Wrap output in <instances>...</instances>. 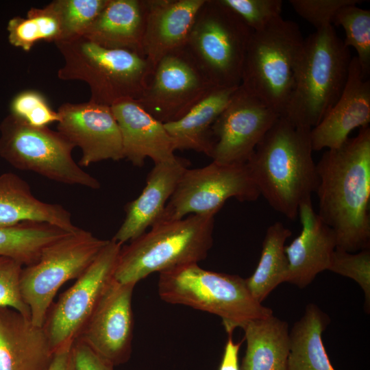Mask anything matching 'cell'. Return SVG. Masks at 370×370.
Returning a JSON list of instances; mask_svg holds the SVG:
<instances>
[{"label": "cell", "mask_w": 370, "mask_h": 370, "mask_svg": "<svg viewBox=\"0 0 370 370\" xmlns=\"http://www.w3.org/2000/svg\"><path fill=\"white\" fill-rule=\"evenodd\" d=\"M158 292L164 301L219 317L228 335L249 321L273 314L250 293L245 279L206 270L198 263L160 273Z\"/></svg>", "instance_id": "6"}, {"label": "cell", "mask_w": 370, "mask_h": 370, "mask_svg": "<svg viewBox=\"0 0 370 370\" xmlns=\"http://www.w3.org/2000/svg\"><path fill=\"white\" fill-rule=\"evenodd\" d=\"M241 345V343H234L232 335H228L219 370H240L238 352Z\"/></svg>", "instance_id": "39"}, {"label": "cell", "mask_w": 370, "mask_h": 370, "mask_svg": "<svg viewBox=\"0 0 370 370\" xmlns=\"http://www.w3.org/2000/svg\"><path fill=\"white\" fill-rule=\"evenodd\" d=\"M304 38L295 22L282 16L253 31L242 70L241 86L280 116L294 86V73Z\"/></svg>", "instance_id": "7"}, {"label": "cell", "mask_w": 370, "mask_h": 370, "mask_svg": "<svg viewBox=\"0 0 370 370\" xmlns=\"http://www.w3.org/2000/svg\"><path fill=\"white\" fill-rule=\"evenodd\" d=\"M239 86H217L182 118L164 123L175 150L192 149L210 157L214 146L212 126Z\"/></svg>", "instance_id": "25"}, {"label": "cell", "mask_w": 370, "mask_h": 370, "mask_svg": "<svg viewBox=\"0 0 370 370\" xmlns=\"http://www.w3.org/2000/svg\"><path fill=\"white\" fill-rule=\"evenodd\" d=\"M352 58L334 27L317 29L304 39L294 73V86L282 116L312 129L341 96Z\"/></svg>", "instance_id": "3"}, {"label": "cell", "mask_w": 370, "mask_h": 370, "mask_svg": "<svg viewBox=\"0 0 370 370\" xmlns=\"http://www.w3.org/2000/svg\"><path fill=\"white\" fill-rule=\"evenodd\" d=\"M71 348H64L56 352L47 370H69Z\"/></svg>", "instance_id": "40"}, {"label": "cell", "mask_w": 370, "mask_h": 370, "mask_svg": "<svg viewBox=\"0 0 370 370\" xmlns=\"http://www.w3.org/2000/svg\"><path fill=\"white\" fill-rule=\"evenodd\" d=\"M147 12L148 0H108L80 36L107 49L142 54Z\"/></svg>", "instance_id": "23"}, {"label": "cell", "mask_w": 370, "mask_h": 370, "mask_svg": "<svg viewBox=\"0 0 370 370\" xmlns=\"http://www.w3.org/2000/svg\"><path fill=\"white\" fill-rule=\"evenodd\" d=\"M328 317L310 304L289 333L287 370H334L322 341Z\"/></svg>", "instance_id": "27"}, {"label": "cell", "mask_w": 370, "mask_h": 370, "mask_svg": "<svg viewBox=\"0 0 370 370\" xmlns=\"http://www.w3.org/2000/svg\"><path fill=\"white\" fill-rule=\"evenodd\" d=\"M298 216L301 230L285 246L288 263L286 282L303 288L317 274L328 270L336 239L334 231L314 212L312 198L300 204Z\"/></svg>", "instance_id": "18"}, {"label": "cell", "mask_w": 370, "mask_h": 370, "mask_svg": "<svg viewBox=\"0 0 370 370\" xmlns=\"http://www.w3.org/2000/svg\"><path fill=\"white\" fill-rule=\"evenodd\" d=\"M64 58L58 77L86 82L90 101L111 106L124 99H138L152 72L145 57L137 52L103 47L83 36L58 40Z\"/></svg>", "instance_id": "5"}, {"label": "cell", "mask_w": 370, "mask_h": 370, "mask_svg": "<svg viewBox=\"0 0 370 370\" xmlns=\"http://www.w3.org/2000/svg\"><path fill=\"white\" fill-rule=\"evenodd\" d=\"M291 233L281 222L274 223L266 231L258 264L252 275L245 279L250 293L259 303L287 280L288 263L285 242Z\"/></svg>", "instance_id": "28"}, {"label": "cell", "mask_w": 370, "mask_h": 370, "mask_svg": "<svg viewBox=\"0 0 370 370\" xmlns=\"http://www.w3.org/2000/svg\"><path fill=\"white\" fill-rule=\"evenodd\" d=\"M215 87L184 47L159 60L136 101L164 124L182 118Z\"/></svg>", "instance_id": "13"}, {"label": "cell", "mask_w": 370, "mask_h": 370, "mask_svg": "<svg viewBox=\"0 0 370 370\" xmlns=\"http://www.w3.org/2000/svg\"><path fill=\"white\" fill-rule=\"evenodd\" d=\"M108 242L79 228L49 245L36 263L23 268L21 293L34 324L43 326L59 288L67 281L78 278Z\"/></svg>", "instance_id": "10"}, {"label": "cell", "mask_w": 370, "mask_h": 370, "mask_svg": "<svg viewBox=\"0 0 370 370\" xmlns=\"http://www.w3.org/2000/svg\"><path fill=\"white\" fill-rule=\"evenodd\" d=\"M135 286L114 278L77 338L113 366L125 363L131 356Z\"/></svg>", "instance_id": "15"}, {"label": "cell", "mask_w": 370, "mask_h": 370, "mask_svg": "<svg viewBox=\"0 0 370 370\" xmlns=\"http://www.w3.org/2000/svg\"><path fill=\"white\" fill-rule=\"evenodd\" d=\"M70 233L43 222L0 225V256L12 258L23 266L32 265L39 260L46 247Z\"/></svg>", "instance_id": "29"}, {"label": "cell", "mask_w": 370, "mask_h": 370, "mask_svg": "<svg viewBox=\"0 0 370 370\" xmlns=\"http://www.w3.org/2000/svg\"><path fill=\"white\" fill-rule=\"evenodd\" d=\"M189 164L188 160L178 156L154 164L140 195L126 204L125 219L112 239L123 245L155 225Z\"/></svg>", "instance_id": "20"}, {"label": "cell", "mask_w": 370, "mask_h": 370, "mask_svg": "<svg viewBox=\"0 0 370 370\" xmlns=\"http://www.w3.org/2000/svg\"><path fill=\"white\" fill-rule=\"evenodd\" d=\"M69 370H75L74 366H73V364L72 362V360H71V358H70V362H69Z\"/></svg>", "instance_id": "41"}, {"label": "cell", "mask_w": 370, "mask_h": 370, "mask_svg": "<svg viewBox=\"0 0 370 370\" xmlns=\"http://www.w3.org/2000/svg\"><path fill=\"white\" fill-rule=\"evenodd\" d=\"M260 195L246 163L212 161L204 167L185 170L156 223L190 214L215 215L230 198L254 201Z\"/></svg>", "instance_id": "11"}, {"label": "cell", "mask_w": 370, "mask_h": 370, "mask_svg": "<svg viewBox=\"0 0 370 370\" xmlns=\"http://www.w3.org/2000/svg\"><path fill=\"white\" fill-rule=\"evenodd\" d=\"M71 358L75 370H114V366L79 340L72 345Z\"/></svg>", "instance_id": "38"}, {"label": "cell", "mask_w": 370, "mask_h": 370, "mask_svg": "<svg viewBox=\"0 0 370 370\" xmlns=\"http://www.w3.org/2000/svg\"><path fill=\"white\" fill-rule=\"evenodd\" d=\"M7 29L9 42L26 51L38 41L56 42L62 35L60 18L52 1L42 8H30L26 18H11Z\"/></svg>", "instance_id": "30"}, {"label": "cell", "mask_w": 370, "mask_h": 370, "mask_svg": "<svg viewBox=\"0 0 370 370\" xmlns=\"http://www.w3.org/2000/svg\"><path fill=\"white\" fill-rule=\"evenodd\" d=\"M23 267L12 258L0 256V307L13 308L31 319L29 308L20 289Z\"/></svg>", "instance_id": "36"}, {"label": "cell", "mask_w": 370, "mask_h": 370, "mask_svg": "<svg viewBox=\"0 0 370 370\" xmlns=\"http://www.w3.org/2000/svg\"><path fill=\"white\" fill-rule=\"evenodd\" d=\"M316 166L317 214L334 231L336 249H369L370 127L325 151Z\"/></svg>", "instance_id": "1"}, {"label": "cell", "mask_w": 370, "mask_h": 370, "mask_svg": "<svg viewBox=\"0 0 370 370\" xmlns=\"http://www.w3.org/2000/svg\"><path fill=\"white\" fill-rule=\"evenodd\" d=\"M214 215L190 214L158 223L122 246L114 278L134 284L149 275L204 260L213 244Z\"/></svg>", "instance_id": "4"}, {"label": "cell", "mask_w": 370, "mask_h": 370, "mask_svg": "<svg viewBox=\"0 0 370 370\" xmlns=\"http://www.w3.org/2000/svg\"><path fill=\"white\" fill-rule=\"evenodd\" d=\"M110 108L120 130L123 158L142 166L147 158L154 164L175 158L172 140L164 124L147 113L136 99H121Z\"/></svg>", "instance_id": "19"}, {"label": "cell", "mask_w": 370, "mask_h": 370, "mask_svg": "<svg viewBox=\"0 0 370 370\" xmlns=\"http://www.w3.org/2000/svg\"><path fill=\"white\" fill-rule=\"evenodd\" d=\"M24 221L47 223L70 232L79 228L62 206L40 201L21 177L11 172L3 173L0 175V225Z\"/></svg>", "instance_id": "24"}, {"label": "cell", "mask_w": 370, "mask_h": 370, "mask_svg": "<svg viewBox=\"0 0 370 370\" xmlns=\"http://www.w3.org/2000/svg\"><path fill=\"white\" fill-rule=\"evenodd\" d=\"M54 356L43 327L0 307V370H47Z\"/></svg>", "instance_id": "22"}, {"label": "cell", "mask_w": 370, "mask_h": 370, "mask_svg": "<svg viewBox=\"0 0 370 370\" xmlns=\"http://www.w3.org/2000/svg\"><path fill=\"white\" fill-rule=\"evenodd\" d=\"M206 0H148L142 54L152 67L164 56L186 47Z\"/></svg>", "instance_id": "21"}, {"label": "cell", "mask_w": 370, "mask_h": 370, "mask_svg": "<svg viewBox=\"0 0 370 370\" xmlns=\"http://www.w3.org/2000/svg\"><path fill=\"white\" fill-rule=\"evenodd\" d=\"M0 132V156L16 169L62 184L100 188L99 182L73 159L74 146L59 132L31 126L10 114Z\"/></svg>", "instance_id": "9"}, {"label": "cell", "mask_w": 370, "mask_h": 370, "mask_svg": "<svg viewBox=\"0 0 370 370\" xmlns=\"http://www.w3.org/2000/svg\"><path fill=\"white\" fill-rule=\"evenodd\" d=\"M370 122V80L359 62L352 58L346 84L337 101L310 130L313 151L341 147L357 127Z\"/></svg>", "instance_id": "17"}, {"label": "cell", "mask_w": 370, "mask_h": 370, "mask_svg": "<svg viewBox=\"0 0 370 370\" xmlns=\"http://www.w3.org/2000/svg\"><path fill=\"white\" fill-rule=\"evenodd\" d=\"M10 111L11 114L33 127H48L59 120L58 112L51 108L43 95L34 90L17 94L10 103Z\"/></svg>", "instance_id": "34"}, {"label": "cell", "mask_w": 370, "mask_h": 370, "mask_svg": "<svg viewBox=\"0 0 370 370\" xmlns=\"http://www.w3.org/2000/svg\"><path fill=\"white\" fill-rule=\"evenodd\" d=\"M252 33L221 0H206L186 47L216 86L237 87Z\"/></svg>", "instance_id": "8"}, {"label": "cell", "mask_w": 370, "mask_h": 370, "mask_svg": "<svg viewBox=\"0 0 370 370\" xmlns=\"http://www.w3.org/2000/svg\"><path fill=\"white\" fill-rule=\"evenodd\" d=\"M328 270L356 282L364 292L365 307H370V251L362 249L354 254L341 249L334 251Z\"/></svg>", "instance_id": "33"}, {"label": "cell", "mask_w": 370, "mask_h": 370, "mask_svg": "<svg viewBox=\"0 0 370 370\" xmlns=\"http://www.w3.org/2000/svg\"><path fill=\"white\" fill-rule=\"evenodd\" d=\"M358 3L347 5L337 12L332 25L341 26L345 32L344 45L353 47L362 71H370V11L358 7Z\"/></svg>", "instance_id": "31"}, {"label": "cell", "mask_w": 370, "mask_h": 370, "mask_svg": "<svg viewBox=\"0 0 370 370\" xmlns=\"http://www.w3.org/2000/svg\"><path fill=\"white\" fill-rule=\"evenodd\" d=\"M253 31L259 30L281 16V0H221Z\"/></svg>", "instance_id": "35"}, {"label": "cell", "mask_w": 370, "mask_h": 370, "mask_svg": "<svg viewBox=\"0 0 370 370\" xmlns=\"http://www.w3.org/2000/svg\"><path fill=\"white\" fill-rule=\"evenodd\" d=\"M310 130L280 116L246 162L260 195L291 220L318 185Z\"/></svg>", "instance_id": "2"}, {"label": "cell", "mask_w": 370, "mask_h": 370, "mask_svg": "<svg viewBox=\"0 0 370 370\" xmlns=\"http://www.w3.org/2000/svg\"><path fill=\"white\" fill-rule=\"evenodd\" d=\"M280 115L240 85L212 126V161L245 164Z\"/></svg>", "instance_id": "14"}, {"label": "cell", "mask_w": 370, "mask_h": 370, "mask_svg": "<svg viewBox=\"0 0 370 370\" xmlns=\"http://www.w3.org/2000/svg\"><path fill=\"white\" fill-rule=\"evenodd\" d=\"M241 370H287L289 332L286 322L271 314L249 321Z\"/></svg>", "instance_id": "26"}, {"label": "cell", "mask_w": 370, "mask_h": 370, "mask_svg": "<svg viewBox=\"0 0 370 370\" xmlns=\"http://www.w3.org/2000/svg\"><path fill=\"white\" fill-rule=\"evenodd\" d=\"M58 113V132L82 150L80 166L123 158L121 135L110 106L90 100L65 103Z\"/></svg>", "instance_id": "16"}, {"label": "cell", "mask_w": 370, "mask_h": 370, "mask_svg": "<svg viewBox=\"0 0 370 370\" xmlns=\"http://www.w3.org/2000/svg\"><path fill=\"white\" fill-rule=\"evenodd\" d=\"M358 0H291L290 4L297 14L317 29L332 26L341 8ZM333 26V25H332Z\"/></svg>", "instance_id": "37"}, {"label": "cell", "mask_w": 370, "mask_h": 370, "mask_svg": "<svg viewBox=\"0 0 370 370\" xmlns=\"http://www.w3.org/2000/svg\"><path fill=\"white\" fill-rule=\"evenodd\" d=\"M123 245L108 243L75 284L51 304L43 328L54 354L71 348L79 337L99 301L114 280Z\"/></svg>", "instance_id": "12"}, {"label": "cell", "mask_w": 370, "mask_h": 370, "mask_svg": "<svg viewBox=\"0 0 370 370\" xmlns=\"http://www.w3.org/2000/svg\"><path fill=\"white\" fill-rule=\"evenodd\" d=\"M108 1V0L53 1L61 21V40L82 35L97 17Z\"/></svg>", "instance_id": "32"}]
</instances>
